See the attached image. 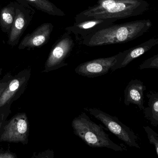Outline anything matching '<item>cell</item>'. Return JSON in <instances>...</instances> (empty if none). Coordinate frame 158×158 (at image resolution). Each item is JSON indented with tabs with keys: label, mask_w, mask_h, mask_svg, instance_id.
<instances>
[{
	"label": "cell",
	"mask_w": 158,
	"mask_h": 158,
	"mask_svg": "<svg viewBox=\"0 0 158 158\" xmlns=\"http://www.w3.org/2000/svg\"><path fill=\"white\" fill-rule=\"evenodd\" d=\"M149 7L145 0H98L94 6L77 15L75 21L77 23L91 19H126L143 14Z\"/></svg>",
	"instance_id": "1"
},
{
	"label": "cell",
	"mask_w": 158,
	"mask_h": 158,
	"mask_svg": "<svg viewBox=\"0 0 158 158\" xmlns=\"http://www.w3.org/2000/svg\"><path fill=\"white\" fill-rule=\"evenodd\" d=\"M152 26V23L150 20L113 24L84 38L83 44L93 47L127 43L143 35Z\"/></svg>",
	"instance_id": "2"
},
{
	"label": "cell",
	"mask_w": 158,
	"mask_h": 158,
	"mask_svg": "<svg viewBox=\"0 0 158 158\" xmlns=\"http://www.w3.org/2000/svg\"><path fill=\"white\" fill-rule=\"evenodd\" d=\"M72 126L74 134L91 148H107L115 151L124 150L109 138L102 126L91 121L85 113L82 112L74 118Z\"/></svg>",
	"instance_id": "3"
},
{
	"label": "cell",
	"mask_w": 158,
	"mask_h": 158,
	"mask_svg": "<svg viewBox=\"0 0 158 158\" xmlns=\"http://www.w3.org/2000/svg\"><path fill=\"white\" fill-rule=\"evenodd\" d=\"M90 115L100 121L111 133L130 147L140 148L137 137L134 132L123 124L116 116H112L96 108H85Z\"/></svg>",
	"instance_id": "4"
},
{
	"label": "cell",
	"mask_w": 158,
	"mask_h": 158,
	"mask_svg": "<svg viewBox=\"0 0 158 158\" xmlns=\"http://www.w3.org/2000/svg\"><path fill=\"white\" fill-rule=\"evenodd\" d=\"M30 125L25 113H19L7 120L0 131V142L28 143Z\"/></svg>",
	"instance_id": "5"
},
{
	"label": "cell",
	"mask_w": 158,
	"mask_h": 158,
	"mask_svg": "<svg viewBox=\"0 0 158 158\" xmlns=\"http://www.w3.org/2000/svg\"><path fill=\"white\" fill-rule=\"evenodd\" d=\"M71 32L66 31L56 40L45 62L43 73H48L68 65L65 60L71 54L75 43Z\"/></svg>",
	"instance_id": "6"
},
{
	"label": "cell",
	"mask_w": 158,
	"mask_h": 158,
	"mask_svg": "<svg viewBox=\"0 0 158 158\" xmlns=\"http://www.w3.org/2000/svg\"><path fill=\"white\" fill-rule=\"evenodd\" d=\"M15 16L10 35L8 44L11 47L16 46L35 13L33 7L23 0H15Z\"/></svg>",
	"instance_id": "7"
},
{
	"label": "cell",
	"mask_w": 158,
	"mask_h": 158,
	"mask_svg": "<svg viewBox=\"0 0 158 158\" xmlns=\"http://www.w3.org/2000/svg\"><path fill=\"white\" fill-rule=\"evenodd\" d=\"M31 76V69L25 68L13 76L0 97V108L12 105L24 93Z\"/></svg>",
	"instance_id": "8"
},
{
	"label": "cell",
	"mask_w": 158,
	"mask_h": 158,
	"mask_svg": "<svg viewBox=\"0 0 158 158\" xmlns=\"http://www.w3.org/2000/svg\"><path fill=\"white\" fill-rule=\"evenodd\" d=\"M118 54L107 58H99L83 63L75 69L76 73L83 77L93 78L106 74L115 66Z\"/></svg>",
	"instance_id": "9"
},
{
	"label": "cell",
	"mask_w": 158,
	"mask_h": 158,
	"mask_svg": "<svg viewBox=\"0 0 158 158\" xmlns=\"http://www.w3.org/2000/svg\"><path fill=\"white\" fill-rule=\"evenodd\" d=\"M51 23H44L35 29L31 34H27L19 44V50H27L40 48L48 42L53 29Z\"/></svg>",
	"instance_id": "10"
},
{
	"label": "cell",
	"mask_w": 158,
	"mask_h": 158,
	"mask_svg": "<svg viewBox=\"0 0 158 158\" xmlns=\"http://www.w3.org/2000/svg\"><path fill=\"white\" fill-rule=\"evenodd\" d=\"M158 44V39L152 38L149 40L133 48L118 53L117 62L111 71L124 68L132 61L140 57Z\"/></svg>",
	"instance_id": "11"
},
{
	"label": "cell",
	"mask_w": 158,
	"mask_h": 158,
	"mask_svg": "<svg viewBox=\"0 0 158 158\" xmlns=\"http://www.w3.org/2000/svg\"><path fill=\"white\" fill-rule=\"evenodd\" d=\"M116 19H91L79 23H75L73 26L65 28L66 31L84 39L87 36L105 28L114 23Z\"/></svg>",
	"instance_id": "12"
},
{
	"label": "cell",
	"mask_w": 158,
	"mask_h": 158,
	"mask_svg": "<svg viewBox=\"0 0 158 158\" xmlns=\"http://www.w3.org/2000/svg\"><path fill=\"white\" fill-rule=\"evenodd\" d=\"M146 90V86L142 81L138 79L131 80L124 89V104L127 106L130 104H135L140 110H144V91Z\"/></svg>",
	"instance_id": "13"
},
{
	"label": "cell",
	"mask_w": 158,
	"mask_h": 158,
	"mask_svg": "<svg viewBox=\"0 0 158 158\" xmlns=\"http://www.w3.org/2000/svg\"><path fill=\"white\" fill-rule=\"evenodd\" d=\"M15 1L10 2L0 10V28L9 35L10 33L15 16Z\"/></svg>",
	"instance_id": "14"
},
{
	"label": "cell",
	"mask_w": 158,
	"mask_h": 158,
	"mask_svg": "<svg viewBox=\"0 0 158 158\" xmlns=\"http://www.w3.org/2000/svg\"><path fill=\"white\" fill-rule=\"evenodd\" d=\"M148 98V107L143 110L146 119L150 122L152 125L157 127L158 125V93L150 92L147 95Z\"/></svg>",
	"instance_id": "15"
},
{
	"label": "cell",
	"mask_w": 158,
	"mask_h": 158,
	"mask_svg": "<svg viewBox=\"0 0 158 158\" xmlns=\"http://www.w3.org/2000/svg\"><path fill=\"white\" fill-rule=\"evenodd\" d=\"M35 9L53 16H64L65 14L49 0H23Z\"/></svg>",
	"instance_id": "16"
},
{
	"label": "cell",
	"mask_w": 158,
	"mask_h": 158,
	"mask_svg": "<svg viewBox=\"0 0 158 158\" xmlns=\"http://www.w3.org/2000/svg\"><path fill=\"white\" fill-rule=\"evenodd\" d=\"M147 135L150 144L154 146L156 154L158 156V135L149 126L143 127Z\"/></svg>",
	"instance_id": "17"
},
{
	"label": "cell",
	"mask_w": 158,
	"mask_h": 158,
	"mask_svg": "<svg viewBox=\"0 0 158 158\" xmlns=\"http://www.w3.org/2000/svg\"><path fill=\"white\" fill-rule=\"evenodd\" d=\"M140 70L145 69H158V54L147 59L139 65Z\"/></svg>",
	"instance_id": "18"
},
{
	"label": "cell",
	"mask_w": 158,
	"mask_h": 158,
	"mask_svg": "<svg viewBox=\"0 0 158 158\" xmlns=\"http://www.w3.org/2000/svg\"><path fill=\"white\" fill-rule=\"evenodd\" d=\"M11 105H7L0 108V131L11 113Z\"/></svg>",
	"instance_id": "19"
},
{
	"label": "cell",
	"mask_w": 158,
	"mask_h": 158,
	"mask_svg": "<svg viewBox=\"0 0 158 158\" xmlns=\"http://www.w3.org/2000/svg\"><path fill=\"white\" fill-rule=\"evenodd\" d=\"M13 75L11 73H8L0 79V97L8 85V83L12 78Z\"/></svg>",
	"instance_id": "20"
},
{
	"label": "cell",
	"mask_w": 158,
	"mask_h": 158,
	"mask_svg": "<svg viewBox=\"0 0 158 158\" xmlns=\"http://www.w3.org/2000/svg\"><path fill=\"white\" fill-rule=\"evenodd\" d=\"M54 156V152L52 150L48 149L38 153H34L33 158H53Z\"/></svg>",
	"instance_id": "21"
},
{
	"label": "cell",
	"mask_w": 158,
	"mask_h": 158,
	"mask_svg": "<svg viewBox=\"0 0 158 158\" xmlns=\"http://www.w3.org/2000/svg\"><path fill=\"white\" fill-rule=\"evenodd\" d=\"M17 156L15 153L10 150H0V158H17Z\"/></svg>",
	"instance_id": "22"
},
{
	"label": "cell",
	"mask_w": 158,
	"mask_h": 158,
	"mask_svg": "<svg viewBox=\"0 0 158 158\" xmlns=\"http://www.w3.org/2000/svg\"><path fill=\"white\" fill-rule=\"evenodd\" d=\"M2 67L0 66V77L1 76L2 74Z\"/></svg>",
	"instance_id": "23"
}]
</instances>
